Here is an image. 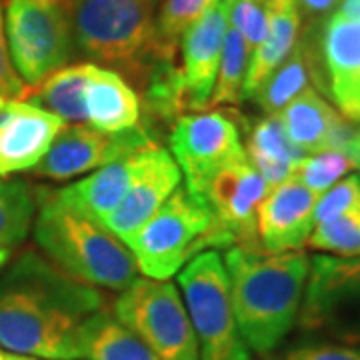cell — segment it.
Segmentation results:
<instances>
[{"instance_id": "17", "label": "cell", "mask_w": 360, "mask_h": 360, "mask_svg": "<svg viewBox=\"0 0 360 360\" xmlns=\"http://www.w3.org/2000/svg\"><path fill=\"white\" fill-rule=\"evenodd\" d=\"M321 51L336 110L360 122V22L333 14L322 28Z\"/></svg>"}, {"instance_id": "11", "label": "cell", "mask_w": 360, "mask_h": 360, "mask_svg": "<svg viewBox=\"0 0 360 360\" xmlns=\"http://www.w3.org/2000/svg\"><path fill=\"white\" fill-rule=\"evenodd\" d=\"M150 146H156V142L144 124L118 134H104L84 124H65L49 153L28 172L34 179L65 182Z\"/></svg>"}, {"instance_id": "15", "label": "cell", "mask_w": 360, "mask_h": 360, "mask_svg": "<svg viewBox=\"0 0 360 360\" xmlns=\"http://www.w3.org/2000/svg\"><path fill=\"white\" fill-rule=\"evenodd\" d=\"M319 196L295 176L272 188L258 206L260 248L269 255L302 250L314 229Z\"/></svg>"}, {"instance_id": "2", "label": "cell", "mask_w": 360, "mask_h": 360, "mask_svg": "<svg viewBox=\"0 0 360 360\" xmlns=\"http://www.w3.org/2000/svg\"><path fill=\"white\" fill-rule=\"evenodd\" d=\"M234 321L250 350L269 354L295 328L309 278L304 250L269 255L232 246L224 255Z\"/></svg>"}, {"instance_id": "31", "label": "cell", "mask_w": 360, "mask_h": 360, "mask_svg": "<svg viewBox=\"0 0 360 360\" xmlns=\"http://www.w3.org/2000/svg\"><path fill=\"white\" fill-rule=\"evenodd\" d=\"M360 210V176L350 174L322 193L314 206V224Z\"/></svg>"}, {"instance_id": "38", "label": "cell", "mask_w": 360, "mask_h": 360, "mask_svg": "<svg viewBox=\"0 0 360 360\" xmlns=\"http://www.w3.org/2000/svg\"><path fill=\"white\" fill-rule=\"evenodd\" d=\"M54 2H63V4H65L66 0H54Z\"/></svg>"}, {"instance_id": "9", "label": "cell", "mask_w": 360, "mask_h": 360, "mask_svg": "<svg viewBox=\"0 0 360 360\" xmlns=\"http://www.w3.org/2000/svg\"><path fill=\"white\" fill-rule=\"evenodd\" d=\"M296 322L302 333L328 342L360 345V257L310 258Z\"/></svg>"}, {"instance_id": "22", "label": "cell", "mask_w": 360, "mask_h": 360, "mask_svg": "<svg viewBox=\"0 0 360 360\" xmlns=\"http://www.w3.org/2000/svg\"><path fill=\"white\" fill-rule=\"evenodd\" d=\"M245 153L269 191L292 179L298 162L307 156L288 141L278 115H266L258 120L248 134Z\"/></svg>"}, {"instance_id": "19", "label": "cell", "mask_w": 360, "mask_h": 360, "mask_svg": "<svg viewBox=\"0 0 360 360\" xmlns=\"http://www.w3.org/2000/svg\"><path fill=\"white\" fill-rule=\"evenodd\" d=\"M84 124L104 134L141 127V98L134 86L115 70L92 65L84 90Z\"/></svg>"}, {"instance_id": "32", "label": "cell", "mask_w": 360, "mask_h": 360, "mask_svg": "<svg viewBox=\"0 0 360 360\" xmlns=\"http://www.w3.org/2000/svg\"><path fill=\"white\" fill-rule=\"evenodd\" d=\"M32 92L20 80L11 58L8 40L4 30V11L0 6V98L4 101H25Z\"/></svg>"}, {"instance_id": "29", "label": "cell", "mask_w": 360, "mask_h": 360, "mask_svg": "<svg viewBox=\"0 0 360 360\" xmlns=\"http://www.w3.org/2000/svg\"><path fill=\"white\" fill-rule=\"evenodd\" d=\"M350 170H354L350 158L340 150L326 148L307 155L295 170V179H298L304 186H309L314 193H326L333 184H336L340 179H345Z\"/></svg>"}, {"instance_id": "12", "label": "cell", "mask_w": 360, "mask_h": 360, "mask_svg": "<svg viewBox=\"0 0 360 360\" xmlns=\"http://www.w3.org/2000/svg\"><path fill=\"white\" fill-rule=\"evenodd\" d=\"M264 179L248 158L220 170L206 188V200L214 219L234 240L250 252L262 250L258 243V206L269 194Z\"/></svg>"}, {"instance_id": "13", "label": "cell", "mask_w": 360, "mask_h": 360, "mask_svg": "<svg viewBox=\"0 0 360 360\" xmlns=\"http://www.w3.org/2000/svg\"><path fill=\"white\" fill-rule=\"evenodd\" d=\"M231 0H214L180 37V77L186 110H206L217 82L222 42L229 30Z\"/></svg>"}, {"instance_id": "36", "label": "cell", "mask_w": 360, "mask_h": 360, "mask_svg": "<svg viewBox=\"0 0 360 360\" xmlns=\"http://www.w3.org/2000/svg\"><path fill=\"white\" fill-rule=\"evenodd\" d=\"M0 360H42V359L28 356V354H18V352H11V350L0 348Z\"/></svg>"}, {"instance_id": "3", "label": "cell", "mask_w": 360, "mask_h": 360, "mask_svg": "<svg viewBox=\"0 0 360 360\" xmlns=\"http://www.w3.org/2000/svg\"><path fill=\"white\" fill-rule=\"evenodd\" d=\"M32 234L42 255L78 283L122 292L139 278L127 245L101 222L63 205L52 191H37Z\"/></svg>"}, {"instance_id": "16", "label": "cell", "mask_w": 360, "mask_h": 360, "mask_svg": "<svg viewBox=\"0 0 360 360\" xmlns=\"http://www.w3.org/2000/svg\"><path fill=\"white\" fill-rule=\"evenodd\" d=\"M180 179L182 174L170 153L160 146H153L127 196L104 219L103 226L112 232L120 243H127L179 188Z\"/></svg>"}, {"instance_id": "30", "label": "cell", "mask_w": 360, "mask_h": 360, "mask_svg": "<svg viewBox=\"0 0 360 360\" xmlns=\"http://www.w3.org/2000/svg\"><path fill=\"white\" fill-rule=\"evenodd\" d=\"M214 0H165L156 16V32L165 44H179L184 30L205 13Z\"/></svg>"}, {"instance_id": "10", "label": "cell", "mask_w": 360, "mask_h": 360, "mask_svg": "<svg viewBox=\"0 0 360 360\" xmlns=\"http://www.w3.org/2000/svg\"><path fill=\"white\" fill-rule=\"evenodd\" d=\"M170 156L186 180V191L206 194L220 170L245 160L238 120L226 110H198L179 116L168 129Z\"/></svg>"}, {"instance_id": "21", "label": "cell", "mask_w": 360, "mask_h": 360, "mask_svg": "<svg viewBox=\"0 0 360 360\" xmlns=\"http://www.w3.org/2000/svg\"><path fill=\"white\" fill-rule=\"evenodd\" d=\"M288 141L304 155L326 150L345 116L316 90L309 86L278 112Z\"/></svg>"}, {"instance_id": "26", "label": "cell", "mask_w": 360, "mask_h": 360, "mask_svg": "<svg viewBox=\"0 0 360 360\" xmlns=\"http://www.w3.org/2000/svg\"><path fill=\"white\" fill-rule=\"evenodd\" d=\"M37 214V188L25 180L0 179V248L22 245Z\"/></svg>"}, {"instance_id": "20", "label": "cell", "mask_w": 360, "mask_h": 360, "mask_svg": "<svg viewBox=\"0 0 360 360\" xmlns=\"http://www.w3.org/2000/svg\"><path fill=\"white\" fill-rule=\"evenodd\" d=\"M300 32V13L295 0H270L269 30L264 40L250 54L246 70L243 101H252L262 82L283 65V60L292 52Z\"/></svg>"}, {"instance_id": "4", "label": "cell", "mask_w": 360, "mask_h": 360, "mask_svg": "<svg viewBox=\"0 0 360 360\" xmlns=\"http://www.w3.org/2000/svg\"><path fill=\"white\" fill-rule=\"evenodd\" d=\"M75 46L134 86L165 46L153 0H66Z\"/></svg>"}, {"instance_id": "35", "label": "cell", "mask_w": 360, "mask_h": 360, "mask_svg": "<svg viewBox=\"0 0 360 360\" xmlns=\"http://www.w3.org/2000/svg\"><path fill=\"white\" fill-rule=\"evenodd\" d=\"M336 14L345 16L348 20L360 22V0H342L340 8L336 11Z\"/></svg>"}, {"instance_id": "18", "label": "cell", "mask_w": 360, "mask_h": 360, "mask_svg": "<svg viewBox=\"0 0 360 360\" xmlns=\"http://www.w3.org/2000/svg\"><path fill=\"white\" fill-rule=\"evenodd\" d=\"M150 148H144L136 155L104 165L98 170L90 172L89 176L77 180L65 188L52 191V193L65 206L103 224L104 219L127 196L132 182L144 167L146 155Z\"/></svg>"}, {"instance_id": "25", "label": "cell", "mask_w": 360, "mask_h": 360, "mask_svg": "<svg viewBox=\"0 0 360 360\" xmlns=\"http://www.w3.org/2000/svg\"><path fill=\"white\" fill-rule=\"evenodd\" d=\"M310 80H312V60L307 52V46L302 42H296L292 52L262 82L252 101H257L258 106L266 115H278L292 98H296L302 90L309 89Z\"/></svg>"}, {"instance_id": "6", "label": "cell", "mask_w": 360, "mask_h": 360, "mask_svg": "<svg viewBox=\"0 0 360 360\" xmlns=\"http://www.w3.org/2000/svg\"><path fill=\"white\" fill-rule=\"evenodd\" d=\"M182 300L198 342V360H250L232 312L231 283L219 250H205L180 270Z\"/></svg>"}, {"instance_id": "7", "label": "cell", "mask_w": 360, "mask_h": 360, "mask_svg": "<svg viewBox=\"0 0 360 360\" xmlns=\"http://www.w3.org/2000/svg\"><path fill=\"white\" fill-rule=\"evenodd\" d=\"M4 30L14 68L30 92L65 68L75 51L70 18L63 2L6 0Z\"/></svg>"}, {"instance_id": "33", "label": "cell", "mask_w": 360, "mask_h": 360, "mask_svg": "<svg viewBox=\"0 0 360 360\" xmlns=\"http://www.w3.org/2000/svg\"><path fill=\"white\" fill-rule=\"evenodd\" d=\"M286 360H360V345L340 342H304L290 348Z\"/></svg>"}, {"instance_id": "14", "label": "cell", "mask_w": 360, "mask_h": 360, "mask_svg": "<svg viewBox=\"0 0 360 360\" xmlns=\"http://www.w3.org/2000/svg\"><path fill=\"white\" fill-rule=\"evenodd\" d=\"M63 127L58 116L37 104L0 98V179L32 170Z\"/></svg>"}, {"instance_id": "23", "label": "cell", "mask_w": 360, "mask_h": 360, "mask_svg": "<svg viewBox=\"0 0 360 360\" xmlns=\"http://www.w3.org/2000/svg\"><path fill=\"white\" fill-rule=\"evenodd\" d=\"M80 356L86 360H158L106 307L84 322L80 330Z\"/></svg>"}, {"instance_id": "28", "label": "cell", "mask_w": 360, "mask_h": 360, "mask_svg": "<svg viewBox=\"0 0 360 360\" xmlns=\"http://www.w3.org/2000/svg\"><path fill=\"white\" fill-rule=\"evenodd\" d=\"M307 246L328 257H360V210L314 224Z\"/></svg>"}, {"instance_id": "37", "label": "cell", "mask_w": 360, "mask_h": 360, "mask_svg": "<svg viewBox=\"0 0 360 360\" xmlns=\"http://www.w3.org/2000/svg\"><path fill=\"white\" fill-rule=\"evenodd\" d=\"M11 258H13V250L11 248H0V272L6 269Z\"/></svg>"}, {"instance_id": "5", "label": "cell", "mask_w": 360, "mask_h": 360, "mask_svg": "<svg viewBox=\"0 0 360 360\" xmlns=\"http://www.w3.org/2000/svg\"><path fill=\"white\" fill-rule=\"evenodd\" d=\"M136 269L146 278L168 281L205 250L232 248L234 240L220 226L206 196L176 188L141 231L124 243Z\"/></svg>"}, {"instance_id": "27", "label": "cell", "mask_w": 360, "mask_h": 360, "mask_svg": "<svg viewBox=\"0 0 360 360\" xmlns=\"http://www.w3.org/2000/svg\"><path fill=\"white\" fill-rule=\"evenodd\" d=\"M250 63V49L236 28L229 22V30L222 42L217 82L208 106H236L243 101L246 70Z\"/></svg>"}, {"instance_id": "8", "label": "cell", "mask_w": 360, "mask_h": 360, "mask_svg": "<svg viewBox=\"0 0 360 360\" xmlns=\"http://www.w3.org/2000/svg\"><path fill=\"white\" fill-rule=\"evenodd\" d=\"M112 314L158 360H198V342L184 300L170 281L134 278L115 300Z\"/></svg>"}, {"instance_id": "34", "label": "cell", "mask_w": 360, "mask_h": 360, "mask_svg": "<svg viewBox=\"0 0 360 360\" xmlns=\"http://www.w3.org/2000/svg\"><path fill=\"white\" fill-rule=\"evenodd\" d=\"M295 2L300 14L316 16V14H326L328 11H333L338 0H295Z\"/></svg>"}, {"instance_id": "24", "label": "cell", "mask_w": 360, "mask_h": 360, "mask_svg": "<svg viewBox=\"0 0 360 360\" xmlns=\"http://www.w3.org/2000/svg\"><path fill=\"white\" fill-rule=\"evenodd\" d=\"M92 63H78L56 70L39 89L32 90L28 103L58 116L65 124H84V90Z\"/></svg>"}, {"instance_id": "39", "label": "cell", "mask_w": 360, "mask_h": 360, "mask_svg": "<svg viewBox=\"0 0 360 360\" xmlns=\"http://www.w3.org/2000/svg\"><path fill=\"white\" fill-rule=\"evenodd\" d=\"M359 176H360V174H359Z\"/></svg>"}, {"instance_id": "1", "label": "cell", "mask_w": 360, "mask_h": 360, "mask_svg": "<svg viewBox=\"0 0 360 360\" xmlns=\"http://www.w3.org/2000/svg\"><path fill=\"white\" fill-rule=\"evenodd\" d=\"M104 307L98 288L25 250L0 274V348L42 360H80V330Z\"/></svg>"}]
</instances>
